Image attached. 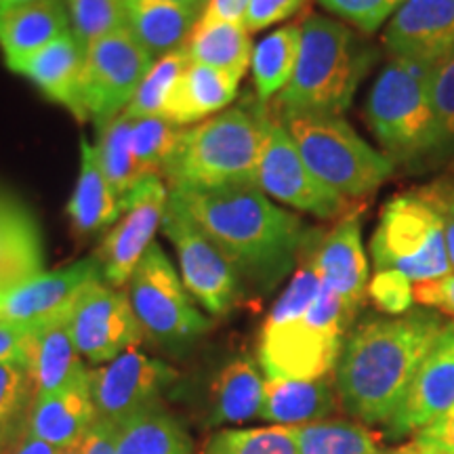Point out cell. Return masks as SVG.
<instances>
[{"label":"cell","instance_id":"6da1fadb","mask_svg":"<svg viewBox=\"0 0 454 454\" xmlns=\"http://www.w3.org/2000/svg\"><path fill=\"white\" fill-rule=\"evenodd\" d=\"M168 204L192 221L238 274L271 291L294 268L311 230L257 185L168 190Z\"/></svg>","mask_w":454,"mask_h":454},{"label":"cell","instance_id":"7a4b0ae2","mask_svg":"<svg viewBox=\"0 0 454 454\" xmlns=\"http://www.w3.org/2000/svg\"><path fill=\"white\" fill-rule=\"evenodd\" d=\"M442 326L440 314L427 308L357 325L337 362V394L345 411L366 425H387Z\"/></svg>","mask_w":454,"mask_h":454},{"label":"cell","instance_id":"3957f363","mask_svg":"<svg viewBox=\"0 0 454 454\" xmlns=\"http://www.w3.org/2000/svg\"><path fill=\"white\" fill-rule=\"evenodd\" d=\"M268 122V107L244 101L196 127L181 129L177 147L162 173L168 190L254 185Z\"/></svg>","mask_w":454,"mask_h":454},{"label":"cell","instance_id":"277c9868","mask_svg":"<svg viewBox=\"0 0 454 454\" xmlns=\"http://www.w3.org/2000/svg\"><path fill=\"white\" fill-rule=\"evenodd\" d=\"M377 51L348 26L325 15L301 24V49L293 81L276 98L274 112L343 114L349 110Z\"/></svg>","mask_w":454,"mask_h":454},{"label":"cell","instance_id":"5b68a950","mask_svg":"<svg viewBox=\"0 0 454 454\" xmlns=\"http://www.w3.org/2000/svg\"><path fill=\"white\" fill-rule=\"evenodd\" d=\"M431 66L391 57L366 98L364 121L394 164L423 170L440 164L438 129L429 99Z\"/></svg>","mask_w":454,"mask_h":454},{"label":"cell","instance_id":"8992f818","mask_svg":"<svg viewBox=\"0 0 454 454\" xmlns=\"http://www.w3.org/2000/svg\"><path fill=\"white\" fill-rule=\"evenodd\" d=\"M357 311L322 282L320 294L294 316L268 314L259 333L257 357L268 379L314 381L337 368L345 333Z\"/></svg>","mask_w":454,"mask_h":454},{"label":"cell","instance_id":"52a82bcc","mask_svg":"<svg viewBox=\"0 0 454 454\" xmlns=\"http://www.w3.org/2000/svg\"><path fill=\"white\" fill-rule=\"evenodd\" d=\"M301 158L343 198H366L394 175L395 164L374 150L339 114L276 112Z\"/></svg>","mask_w":454,"mask_h":454},{"label":"cell","instance_id":"ba28073f","mask_svg":"<svg viewBox=\"0 0 454 454\" xmlns=\"http://www.w3.org/2000/svg\"><path fill=\"white\" fill-rule=\"evenodd\" d=\"M374 270H397L414 284L450 276L444 219L427 185L385 204L371 240Z\"/></svg>","mask_w":454,"mask_h":454},{"label":"cell","instance_id":"9c48e42d","mask_svg":"<svg viewBox=\"0 0 454 454\" xmlns=\"http://www.w3.org/2000/svg\"><path fill=\"white\" fill-rule=\"evenodd\" d=\"M127 294L144 334L160 348L184 349L208 331V320L156 242L130 276Z\"/></svg>","mask_w":454,"mask_h":454},{"label":"cell","instance_id":"30bf717a","mask_svg":"<svg viewBox=\"0 0 454 454\" xmlns=\"http://www.w3.org/2000/svg\"><path fill=\"white\" fill-rule=\"evenodd\" d=\"M154 61L127 27L90 44L84 51L81 122L101 129L121 116Z\"/></svg>","mask_w":454,"mask_h":454},{"label":"cell","instance_id":"8fae6325","mask_svg":"<svg viewBox=\"0 0 454 454\" xmlns=\"http://www.w3.org/2000/svg\"><path fill=\"white\" fill-rule=\"evenodd\" d=\"M254 185L265 196L325 221L343 219L345 215L360 211L354 208L349 198L337 194L311 173L274 110H270L268 133Z\"/></svg>","mask_w":454,"mask_h":454},{"label":"cell","instance_id":"7c38bea8","mask_svg":"<svg viewBox=\"0 0 454 454\" xmlns=\"http://www.w3.org/2000/svg\"><path fill=\"white\" fill-rule=\"evenodd\" d=\"M67 326L81 356L98 366L133 349L145 337L129 294L104 278L81 293L67 314Z\"/></svg>","mask_w":454,"mask_h":454},{"label":"cell","instance_id":"4fadbf2b","mask_svg":"<svg viewBox=\"0 0 454 454\" xmlns=\"http://www.w3.org/2000/svg\"><path fill=\"white\" fill-rule=\"evenodd\" d=\"M168 207V185L162 177L141 179L122 198V215L101 240L98 254L104 282L114 288L129 284L147 248L154 244Z\"/></svg>","mask_w":454,"mask_h":454},{"label":"cell","instance_id":"5bb4252c","mask_svg":"<svg viewBox=\"0 0 454 454\" xmlns=\"http://www.w3.org/2000/svg\"><path fill=\"white\" fill-rule=\"evenodd\" d=\"M167 364L127 349L107 364L90 368V395H93L95 421L118 427L130 417L162 402V391L175 381Z\"/></svg>","mask_w":454,"mask_h":454},{"label":"cell","instance_id":"9a60e30c","mask_svg":"<svg viewBox=\"0 0 454 454\" xmlns=\"http://www.w3.org/2000/svg\"><path fill=\"white\" fill-rule=\"evenodd\" d=\"M162 230L179 257L181 280L187 293L211 316H223L240 293V274L230 259L184 215L167 207Z\"/></svg>","mask_w":454,"mask_h":454},{"label":"cell","instance_id":"2e32d148","mask_svg":"<svg viewBox=\"0 0 454 454\" xmlns=\"http://www.w3.org/2000/svg\"><path fill=\"white\" fill-rule=\"evenodd\" d=\"M454 408V320L444 322L414 374L394 419L385 425L389 440L417 435Z\"/></svg>","mask_w":454,"mask_h":454},{"label":"cell","instance_id":"e0dca14e","mask_svg":"<svg viewBox=\"0 0 454 454\" xmlns=\"http://www.w3.org/2000/svg\"><path fill=\"white\" fill-rule=\"evenodd\" d=\"M101 278L95 257L81 259L61 270L43 271L0 297V322L27 331L66 317L84 288Z\"/></svg>","mask_w":454,"mask_h":454},{"label":"cell","instance_id":"ac0fdd59","mask_svg":"<svg viewBox=\"0 0 454 454\" xmlns=\"http://www.w3.org/2000/svg\"><path fill=\"white\" fill-rule=\"evenodd\" d=\"M303 253L320 280L351 309H360L368 297V259L362 242L360 211L345 215L328 234L311 231Z\"/></svg>","mask_w":454,"mask_h":454},{"label":"cell","instance_id":"d6986e66","mask_svg":"<svg viewBox=\"0 0 454 454\" xmlns=\"http://www.w3.org/2000/svg\"><path fill=\"white\" fill-rule=\"evenodd\" d=\"M391 57L434 66L454 51V0H406L383 34Z\"/></svg>","mask_w":454,"mask_h":454},{"label":"cell","instance_id":"ffe728a7","mask_svg":"<svg viewBox=\"0 0 454 454\" xmlns=\"http://www.w3.org/2000/svg\"><path fill=\"white\" fill-rule=\"evenodd\" d=\"M21 364L30 374L34 400L64 389L84 371L82 356L74 343L67 316L47 322L36 328H27Z\"/></svg>","mask_w":454,"mask_h":454},{"label":"cell","instance_id":"44dd1931","mask_svg":"<svg viewBox=\"0 0 454 454\" xmlns=\"http://www.w3.org/2000/svg\"><path fill=\"white\" fill-rule=\"evenodd\" d=\"M95 423L89 371L74 379L64 389L34 400L26 427L38 440L53 448H66L87 435Z\"/></svg>","mask_w":454,"mask_h":454},{"label":"cell","instance_id":"7402d4cb","mask_svg":"<svg viewBox=\"0 0 454 454\" xmlns=\"http://www.w3.org/2000/svg\"><path fill=\"white\" fill-rule=\"evenodd\" d=\"M70 30L66 0H38L7 9L0 21V49L11 70L20 74L27 59Z\"/></svg>","mask_w":454,"mask_h":454},{"label":"cell","instance_id":"603a6c76","mask_svg":"<svg viewBox=\"0 0 454 454\" xmlns=\"http://www.w3.org/2000/svg\"><path fill=\"white\" fill-rule=\"evenodd\" d=\"M44 253L36 221L21 202L0 194V297L43 274Z\"/></svg>","mask_w":454,"mask_h":454},{"label":"cell","instance_id":"cb8c5ba5","mask_svg":"<svg viewBox=\"0 0 454 454\" xmlns=\"http://www.w3.org/2000/svg\"><path fill=\"white\" fill-rule=\"evenodd\" d=\"M242 78L215 67L190 64L175 82L162 116L177 127H187L223 112L238 93Z\"/></svg>","mask_w":454,"mask_h":454},{"label":"cell","instance_id":"d4e9b609","mask_svg":"<svg viewBox=\"0 0 454 454\" xmlns=\"http://www.w3.org/2000/svg\"><path fill=\"white\" fill-rule=\"evenodd\" d=\"M265 381L257 362L248 356L231 357L215 374L208 389L207 421L219 425H240L259 419L263 408Z\"/></svg>","mask_w":454,"mask_h":454},{"label":"cell","instance_id":"484cf974","mask_svg":"<svg viewBox=\"0 0 454 454\" xmlns=\"http://www.w3.org/2000/svg\"><path fill=\"white\" fill-rule=\"evenodd\" d=\"M82 70L84 49L72 30H67L41 53L27 59L20 74L30 78L49 99L66 106L76 116V121H81Z\"/></svg>","mask_w":454,"mask_h":454},{"label":"cell","instance_id":"4316f807","mask_svg":"<svg viewBox=\"0 0 454 454\" xmlns=\"http://www.w3.org/2000/svg\"><path fill=\"white\" fill-rule=\"evenodd\" d=\"M122 200L101 170L98 150L81 141V175L67 202V217L78 236H95L121 219Z\"/></svg>","mask_w":454,"mask_h":454},{"label":"cell","instance_id":"83f0119b","mask_svg":"<svg viewBox=\"0 0 454 454\" xmlns=\"http://www.w3.org/2000/svg\"><path fill=\"white\" fill-rule=\"evenodd\" d=\"M200 9L170 0H127V30L154 59L184 49Z\"/></svg>","mask_w":454,"mask_h":454},{"label":"cell","instance_id":"f1b7e54d","mask_svg":"<svg viewBox=\"0 0 454 454\" xmlns=\"http://www.w3.org/2000/svg\"><path fill=\"white\" fill-rule=\"evenodd\" d=\"M337 411L333 383L325 379L293 381V379H265L263 408L259 419L276 425H305L326 421Z\"/></svg>","mask_w":454,"mask_h":454},{"label":"cell","instance_id":"f546056e","mask_svg":"<svg viewBox=\"0 0 454 454\" xmlns=\"http://www.w3.org/2000/svg\"><path fill=\"white\" fill-rule=\"evenodd\" d=\"M192 64H200L244 76L253 59L251 32L230 21H215L200 17L185 47Z\"/></svg>","mask_w":454,"mask_h":454},{"label":"cell","instance_id":"4dcf8cb0","mask_svg":"<svg viewBox=\"0 0 454 454\" xmlns=\"http://www.w3.org/2000/svg\"><path fill=\"white\" fill-rule=\"evenodd\" d=\"M116 454H192V440L162 402L116 427Z\"/></svg>","mask_w":454,"mask_h":454},{"label":"cell","instance_id":"1f68e13d","mask_svg":"<svg viewBox=\"0 0 454 454\" xmlns=\"http://www.w3.org/2000/svg\"><path fill=\"white\" fill-rule=\"evenodd\" d=\"M301 49V24L270 32L253 51V84L261 104L278 98L293 81Z\"/></svg>","mask_w":454,"mask_h":454},{"label":"cell","instance_id":"d6a6232c","mask_svg":"<svg viewBox=\"0 0 454 454\" xmlns=\"http://www.w3.org/2000/svg\"><path fill=\"white\" fill-rule=\"evenodd\" d=\"M299 454H383L379 435L362 423L316 421L293 425Z\"/></svg>","mask_w":454,"mask_h":454},{"label":"cell","instance_id":"836d02e7","mask_svg":"<svg viewBox=\"0 0 454 454\" xmlns=\"http://www.w3.org/2000/svg\"><path fill=\"white\" fill-rule=\"evenodd\" d=\"M98 158L106 179L110 181L118 198H122L139 184L137 162L133 150V121L116 116L106 127L99 129V139L95 144Z\"/></svg>","mask_w":454,"mask_h":454},{"label":"cell","instance_id":"e575fe53","mask_svg":"<svg viewBox=\"0 0 454 454\" xmlns=\"http://www.w3.org/2000/svg\"><path fill=\"white\" fill-rule=\"evenodd\" d=\"M202 454H299L293 427L271 425L253 429H221L208 435Z\"/></svg>","mask_w":454,"mask_h":454},{"label":"cell","instance_id":"d590c367","mask_svg":"<svg viewBox=\"0 0 454 454\" xmlns=\"http://www.w3.org/2000/svg\"><path fill=\"white\" fill-rule=\"evenodd\" d=\"M190 64V55H187L185 49H177L173 53L158 57L150 70H147L144 81H141L133 101L122 112L124 116L130 118V121L162 116L170 90H173L175 82L179 81V76Z\"/></svg>","mask_w":454,"mask_h":454},{"label":"cell","instance_id":"8d00e7d4","mask_svg":"<svg viewBox=\"0 0 454 454\" xmlns=\"http://www.w3.org/2000/svg\"><path fill=\"white\" fill-rule=\"evenodd\" d=\"M181 135V127L164 116H150L133 121V150L139 181L162 177L164 167L173 156Z\"/></svg>","mask_w":454,"mask_h":454},{"label":"cell","instance_id":"74e56055","mask_svg":"<svg viewBox=\"0 0 454 454\" xmlns=\"http://www.w3.org/2000/svg\"><path fill=\"white\" fill-rule=\"evenodd\" d=\"M34 404L30 374L21 362H0V450L26 427Z\"/></svg>","mask_w":454,"mask_h":454},{"label":"cell","instance_id":"f35d334b","mask_svg":"<svg viewBox=\"0 0 454 454\" xmlns=\"http://www.w3.org/2000/svg\"><path fill=\"white\" fill-rule=\"evenodd\" d=\"M66 7L70 30L84 51L127 27V0H66Z\"/></svg>","mask_w":454,"mask_h":454},{"label":"cell","instance_id":"ab89813d","mask_svg":"<svg viewBox=\"0 0 454 454\" xmlns=\"http://www.w3.org/2000/svg\"><path fill=\"white\" fill-rule=\"evenodd\" d=\"M429 99L438 129L440 164L454 162V51L431 66Z\"/></svg>","mask_w":454,"mask_h":454},{"label":"cell","instance_id":"60d3db41","mask_svg":"<svg viewBox=\"0 0 454 454\" xmlns=\"http://www.w3.org/2000/svg\"><path fill=\"white\" fill-rule=\"evenodd\" d=\"M320 7L348 21L362 34H374L406 0H317Z\"/></svg>","mask_w":454,"mask_h":454},{"label":"cell","instance_id":"b9f144b4","mask_svg":"<svg viewBox=\"0 0 454 454\" xmlns=\"http://www.w3.org/2000/svg\"><path fill=\"white\" fill-rule=\"evenodd\" d=\"M368 299L387 316H404L412 309L414 286L397 270H381L368 282Z\"/></svg>","mask_w":454,"mask_h":454},{"label":"cell","instance_id":"7bdbcfd3","mask_svg":"<svg viewBox=\"0 0 454 454\" xmlns=\"http://www.w3.org/2000/svg\"><path fill=\"white\" fill-rule=\"evenodd\" d=\"M303 3L305 0H251L244 27L248 32H259L263 27L280 24V21L297 13L303 7Z\"/></svg>","mask_w":454,"mask_h":454},{"label":"cell","instance_id":"ee69618b","mask_svg":"<svg viewBox=\"0 0 454 454\" xmlns=\"http://www.w3.org/2000/svg\"><path fill=\"white\" fill-rule=\"evenodd\" d=\"M414 301L427 309L454 316V274L442 280L414 284Z\"/></svg>","mask_w":454,"mask_h":454},{"label":"cell","instance_id":"f6af8a7d","mask_svg":"<svg viewBox=\"0 0 454 454\" xmlns=\"http://www.w3.org/2000/svg\"><path fill=\"white\" fill-rule=\"evenodd\" d=\"M427 190L434 202L438 204L442 219H444V236L448 259L454 274V177H440L427 184Z\"/></svg>","mask_w":454,"mask_h":454},{"label":"cell","instance_id":"bcb514c9","mask_svg":"<svg viewBox=\"0 0 454 454\" xmlns=\"http://www.w3.org/2000/svg\"><path fill=\"white\" fill-rule=\"evenodd\" d=\"M248 7H251V0H207L200 17L244 26Z\"/></svg>","mask_w":454,"mask_h":454},{"label":"cell","instance_id":"7dc6e473","mask_svg":"<svg viewBox=\"0 0 454 454\" xmlns=\"http://www.w3.org/2000/svg\"><path fill=\"white\" fill-rule=\"evenodd\" d=\"M417 438L435 446L438 450L454 454V408L448 414H444L440 421L429 425L427 429L419 431Z\"/></svg>","mask_w":454,"mask_h":454},{"label":"cell","instance_id":"c3c4849f","mask_svg":"<svg viewBox=\"0 0 454 454\" xmlns=\"http://www.w3.org/2000/svg\"><path fill=\"white\" fill-rule=\"evenodd\" d=\"M84 454H116V427L95 421L84 435Z\"/></svg>","mask_w":454,"mask_h":454},{"label":"cell","instance_id":"681fc988","mask_svg":"<svg viewBox=\"0 0 454 454\" xmlns=\"http://www.w3.org/2000/svg\"><path fill=\"white\" fill-rule=\"evenodd\" d=\"M26 328L0 322V362H21Z\"/></svg>","mask_w":454,"mask_h":454},{"label":"cell","instance_id":"f907efd6","mask_svg":"<svg viewBox=\"0 0 454 454\" xmlns=\"http://www.w3.org/2000/svg\"><path fill=\"white\" fill-rule=\"evenodd\" d=\"M0 454H57V448L38 440L36 435L27 431V427H24L0 450Z\"/></svg>","mask_w":454,"mask_h":454},{"label":"cell","instance_id":"816d5d0a","mask_svg":"<svg viewBox=\"0 0 454 454\" xmlns=\"http://www.w3.org/2000/svg\"><path fill=\"white\" fill-rule=\"evenodd\" d=\"M434 452H435L434 446L427 444V442L414 438L411 442H406V444L397 446V448H394V450H389L385 454H434Z\"/></svg>","mask_w":454,"mask_h":454},{"label":"cell","instance_id":"f5cc1de1","mask_svg":"<svg viewBox=\"0 0 454 454\" xmlns=\"http://www.w3.org/2000/svg\"><path fill=\"white\" fill-rule=\"evenodd\" d=\"M57 454H84V438L76 440V442H74V444L66 446V448H59V450H57Z\"/></svg>","mask_w":454,"mask_h":454},{"label":"cell","instance_id":"db71d44e","mask_svg":"<svg viewBox=\"0 0 454 454\" xmlns=\"http://www.w3.org/2000/svg\"><path fill=\"white\" fill-rule=\"evenodd\" d=\"M170 3L185 4V7H196V9L204 11V4H207V0H170Z\"/></svg>","mask_w":454,"mask_h":454},{"label":"cell","instance_id":"11a10c76","mask_svg":"<svg viewBox=\"0 0 454 454\" xmlns=\"http://www.w3.org/2000/svg\"><path fill=\"white\" fill-rule=\"evenodd\" d=\"M4 9H13L20 7V4H30V3H38V0H3Z\"/></svg>","mask_w":454,"mask_h":454},{"label":"cell","instance_id":"9f6ffc18","mask_svg":"<svg viewBox=\"0 0 454 454\" xmlns=\"http://www.w3.org/2000/svg\"><path fill=\"white\" fill-rule=\"evenodd\" d=\"M4 11H7V9H4V3H3V0H0V21H3V15H4Z\"/></svg>","mask_w":454,"mask_h":454},{"label":"cell","instance_id":"6f0895ef","mask_svg":"<svg viewBox=\"0 0 454 454\" xmlns=\"http://www.w3.org/2000/svg\"><path fill=\"white\" fill-rule=\"evenodd\" d=\"M435 448V446H434ZM434 454H448V452H444V450H438V448H435V452Z\"/></svg>","mask_w":454,"mask_h":454}]
</instances>
